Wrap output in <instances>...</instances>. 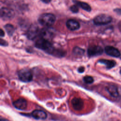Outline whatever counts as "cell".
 <instances>
[{
	"instance_id": "6da1fadb",
	"label": "cell",
	"mask_w": 121,
	"mask_h": 121,
	"mask_svg": "<svg viewBox=\"0 0 121 121\" xmlns=\"http://www.w3.org/2000/svg\"><path fill=\"white\" fill-rule=\"evenodd\" d=\"M35 46L49 54H53L55 52V50L51 43L49 40L41 38L38 40L35 43Z\"/></svg>"
},
{
	"instance_id": "7a4b0ae2",
	"label": "cell",
	"mask_w": 121,
	"mask_h": 121,
	"mask_svg": "<svg viewBox=\"0 0 121 121\" xmlns=\"http://www.w3.org/2000/svg\"><path fill=\"white\" fill-rule=\"evenodd\" d=\"M56 20L55 16L51 13H43L38 18L39 23L45 26L49 27L52 25Z\"/></svg>"
},
{
	"instance_id": "3957f363",
	"label": "cell",
	"mask_w": 121,
	"mask_h": 121,
	"mask_svg": "<svg viewBox=\"0 0 121 121\" xmlns=\"http://www.w3.org/2000/svg\"><path fill=\"white\" fill-rule=\"evenodd\" d=\"M112 20V17L109 15L101 14L96 17L93 20L95 24L96 25H104L110 23Z\"/></svg>"
},
{
	"instance_id": "277c9868",
	"label": "cell",
	"mask_w": 121,
	"mask_h": 121,
	"mask_svg": "<svg viewBox=\"0 0 121 121\" xmlns=\"http://www.w3.org/2000/svg\"><path fill=\"white\" fill-rule=\"evenodd\" d=\"M18 76L20 80L24 82H29L32 80L33 75L30 70L23 69L18 72Z\"/></svg>"
},
{
	"instance_id": "5b68a950",
	"label": "cell",
	"mask_w": 121,
	"mask_h": 121,
	"mask_svg": "<svg viewBox=\"0 0 121 121\" xmlns=\"http://www.w3.org/2000/svg\"><path fill=\"white\" fill-rule=\"evenodd\" d=\"M15 15L14 11L9 8L3 7L0 9V17L4 20L12 18Z\"/></svg>"
},
{
	"instance_id": "8992f818",
	"label": "cell",
	"mask_w": 121,
	"mask_h": 121,
	"mask_svg": "<svg viewBox=\"0 0 121 121\" xmlns=\"http://www.w3.org/2000/svg\"><path fill=\"white\" fill-rule=\"evenodd\" d=\"M39 33L38 26L36 25H32L28 29L26 35L28 39L33 40L37 36Z\"/></svg>"
},
{
	"instance_id": "52a82bcc",
	"label": "cell",
	"mask_w": 121,
	"mask_h": 121,
	"mask_svg": "<svg viewBox=\"0 0 121 121\" xmlns=\"http://www.w3.org/2000/svg\"><path fill=\"white\" fill-rule=\"evenodd\" d=\"M103 48L98 45H93L89 47L87 50V53L89 56L100 55L103 52Z\"/></svg>"
},
{
	"instance_id": "ba28073f",
	"label": "cell",
	"mask_w": 121,
	"mask_h": 121,
	"mask_svg": "<svg viewBox=\"0 0 121 121\" xmlns=\"http://www.w3.org/2000/svg\"><path fill=\"white\" fill-rule=\"evenodd\" d=\"M104 51L107 55L114 57H118L121 55L119 50L112 46H106L104 48Z\"/></svg>"
},
{
	"instance_id": "9c48e42d",
	"label": "cell",
	"mask_w": 121,
	"mask_h": 121,
	"mask_svg": "<svg viewBox=\"0 0 121 121\" xmlns=\"http://www.w3.org/2000/svg\"><path fill=\"white\" fill-rule=\"evenodd\" d=\"M14 106L20 110H24L27 107V102L24 98H19L13 103Z\"/></svg>"
},
{
	"instance_id": "30bf717a",
	"label": "cell",
	"mask_w": 121,
	"mask_h": 121,
	"mask_svg": "<svg viewBox=\"0 0 121 121\" xmlns=\"http://www.w3.org/2000/svg\"><path fill=\"white\" fill-rule=\"evenodd\" d=\"M32 117L36 120H45L47 116V113L43 110H35L31 114Z\"/></svg>"
},
{
	"instance_id": "8fae6325",
	"label": "cell",
	"mask_w": 121,
	"mask_h": 121,
	"mask_svg": "<svg viewBox=\"0 0 121 121\" xmlns=\"http://www.w3.org/2000/svg\"><path fill=\"white\" fill-rule=\"evenodd\" d=\"M66 26L71 31H75L79 28L80 24L77 21L73 19H70L67 20Z\"/></svg>"
},
{
	"instance_id": "7c38bea8",
	"label": "cell",
	"mask_w": 121,
	"mask_h": 121,
	"mask_svg": "<svg viewBox=\"0 0 121 121\" xmlns=\"http://www.w3.org/2000/svg\"><path fill=\"white\" fill-rule=\"evenodd\" d=\"M71 104L75 110H81L84 106L83 100L78 98H74L71 101Z\"/></svg>"
},
{
	"instance_id": "4fadbf2b",
	"label": "cell",
	"mask_w": 121,
	"mask_h": 121,
	"mask_svg": "<svg viewBox=\"0 0 121 121\" xmlns=\"http://www.w3.org/2000/svg\"><path fill=\"white\" fill-rule=\"evenodd\" d=\"M41 35V38L49 40V39L52 37L53 35V31L49 28H45L43 29L40 33Z\"/></svg>"
},
{
	"instance_id": "5bb4252c",
	"label": "cell",
	"mask_w": 121,
	"mask_h": 121,
	"mask_svg": "<svg viewBox=\"0 0 121 121\" xmlns=\"http://www.w3.org/2000/svg\"><path fill=\"white\" fill-rule=\"evenodd\" d=\"M108 93L113 97H117L119 95V92L117 87L113 85H110L106 87Z\"/></svg>"
},
{
	"instance_id": "9a60e30c",
	"label": "cell",
	"mask_w": 121,
	"mask_h": 121,
	"mask_svg": "<svg viewBox=\"0 0 121 121\" xmlns=\"http://www.w3.org/2000/svg\"><path fill=\"white\" fill-rule=\"evenodd\" d=\"M98 62L101 63H103L105 65L106 68L108 69H110L115 66L116 65V62L113 60H109L105 59L100 60Z\"/></svg>"
},
{
	"instance_id": "2e32d148",
	"label": "cell",
	"mask_w": 121,
	"mask_h": 121,
	"mask_svg": "<svg viewBox=\"0 0 121 121\" xmlns=\"http://www.w3.org/2000/svg\"><path fill=\"white\" fill-rule=\"evenodd\" d=\"M73 1L75 3L76 5H77L78 7H80L84 10L86 11H90L91 10V8L89 4L87 3L84 2H81L80 1H78L77 0H74Z\"/></svg>"
},
{
	"instance_id": "e0dca14e",
	"label": "cell",
	"mask_w": 121,
	"mask_h": 121,
	"mask_svg": "<svg viewBox=\"0 0 121 121\" xmlns=\"http://www.w3.org/2000/svg\"><path fill=\"white\" fill-rule=\"evenodd\" d=\"M5 29L9 35H12L15 31V28L11 24H7L4 26Z\"/></svg>"
},
{
	"instance_id": "ac0fdd59",
	"label": "cell",
	"mask_w": 121,
	"mask_h": 121,
	"mask_svg": "<svg viewBox=\"0 0 121 121\" xmlns=\"http://www.w3.org/2000/svg\"><path fill=\"white\" fill-rule=\"evenodd\" d=\"M73 52L76 55H82L84 54L85 50L80 47H75L73 50Z\"/></svg>"
},
{
	"instance_id": "d6986e66",
	"label": "cell",
	"mask_w": 121,
	"mask_h": 121,
	"mask_svg": "<svg viewBox=\"0 0 121 121\" xmlns=\"http://www.w3.org/2000/svg\"><path fill=\"white\" fill-rule=\"evenodd\" d=\"M83 80L86 84H91L94 82V78L89 76H86L83 78Z\"/></svg>"
},
{
	"instance_id": "ffe728a7",
	"label": "cell",
	"mask_w": 121,
	"mask_h": 121,
	"mask_svg": "<svg viewBox=\"0 0 121 121\" xmlns=\"http://www.w3.org/2000/svg\"><path fill=\"white\" fill-rule=\"evenodd\" d=\"M70 10L73 13H77L78 11V6L77 5H74L70 7Z\"/></svg>"
},
{
	"instance_id": "44dd1931",
	"label": "cell",
	"mask_w": 121,
	"mask_h": 121,
	"mask_svg": "<svg viewBox=\"0 0 121 121\" xmlns=\"http://www.w3.org/2000/svg\"><path fill=\"white\" fill-rule=\"evenodd\" d=\"M0 44L1 45H2V46H6L8 45V43L4 40H3V39H0Z\"/></svg>"
},
{
	"instance_id": "7402d4cb",
	"label": "cell",
	"mask_w": 121,
	"mask_h": 121,
	"mask_svg": "<svg viewBox=\"0 0 121 121\" xmlns=\"http://www.w3.org/2000/svg\"><path fill=\"white\" fill-rule=\"evenodd\" d=\"M84 68L83 67H80L78 69V71L79 73H83L84 71Z\"/></svg>"
},
{
	"instance_id": "603a6c76",
	"label": "cell",
	"mask_w": 121,
	"mask_h": 121,
	"mask_svg": "<svg viewBox=\"0 0 121 121\" xmlns=\"http://www.w3.org/2000/svg\"><path fill=\"white\" fill-rule=\"evenodd\" d=\"M114 11L116 12L117 14L121 15V9H114Z\"/></svg>"
},
{
	"instance_id": "cb8c5ba5",
	"label": "cell",
	"mask_w": 121,
	"mask_h": 121,
	"mask_svg": "<svg viewBox=\"0 0 121 121\" xmlns=\"http://www.w3.org/2000/svg\"><path fill=\"white\" fill-rule=\"evenodd\" d=\"M0 36H3L4 35V31L2 30V29H0Z\"/></svg>"
},
{
	"instance_id": "d4e9b609",
	"label": "cell",
	"mask_w": 121,
	"mask_h": 121,
	"mask_svg": "<svg viewBox=\"0 0 121 121\" xmlns=\"http://www.w3.org/2000/svg\"><path fill=\"white\" fill-rule=\"evenodd\" d=\"M41 0L45 3H48L50 2V1H51V0Z\"/></svg>"
},
{
	"instance_id": "484cf974",
	"label": "cell",
	"mask_w": 121,
	"mask_h": 121,
	"mask_svg": "<svg viewBox=\"0 0 121 121\" xmlns=\"http://www.w3.org/2000/svg\"><path fill=\"white\" fill-rule=\"evenodd\" d=\"M0 121H9L8 120L6 119H4V118H1L0 119Z\"/></svg>"
},
{
	"instance_id": "4316f807",
	"label": "cell",
	"mask_w": 121,
	"mask_h": 121,
	"mask_svg": "<svg viewBox=\"0 0 121 121\" xmlns=\"http://www.w3.org/2000/svg\"><path fill=\"white\" fill-rule=\"evenodd\" d=\"M120 74H121V70H120Z\"/></svg>"
},
{
	"instance_id": "83f0119b",
	"label": "cell",
	"mask_w": 121,
	"mask_h": 121,
	"mask_svg": "<svg viewBox=\"0 0 121 121\" xmlns=\"http://www.w3.org/2000/svg\"></svg>"
}]
</instances>
